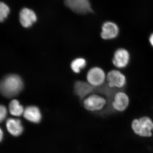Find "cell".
Listing matches in <instances>:
<instances>
[{
	"instance_id": "obj_17",
	"label": "cell",
	"mask_w": 153,
	"mask_h": 153,
	"mask_svg": "<svg viewBox=\"0 0 153 153\" xmlns=\"http://www.w3.org/2000/svg\"><path fill=\"white\" fill-rule=\"evenodd\" d=\"M7 114V111L4 105H0V123L3 121Z\"/></svg>"
},
{
	"instance_id": "obj_12",
	"label": "cell",
	"mask_w": 153,
	"mask_h": 153,
	"mask_svg": "<svg viewBox=\"0 0 153 153\" xmlns=\"http://www.w3.org/2000/svg\"><path fill=\"white\" fill-rule=\"evenodd\" d=\"M23 116L25 119L33 123L38 124L41 122L42 115L40 108L36 105H30L25 109Z\"/></svg>"
},
{
	"instance_id": "obj_3",
	"label": "cell",
	"mask_w": 153,
	"mask_h": 153,
	"mask_svg": "<svg viewBox=\"0 0 153 153\" xmlns=\"http://www.w3.org/2000/svg\"><path fill=\"white\" fill-rule=\"evenodd\" d=\"M132 130L134 133L142 137H150L153 133V121L148 116L134 119L131 123Z\"/></svg>"
},
{
	"instance_id": "obj_19",
	"label": "cell",
	"mask_w": 153,
	"mask_h": 153,
	"mask_svg": "<svg viewBox=\"0 0 153 153\" xmlns=\"http://www.w3.org/2000/svg\"><path fill=\"white\" fill-rule=\"evenodd\" d=\"M3 136H4V134H3L2 130L0 128V142L3 139Z\"/></svg>"
},
{
	"instance_id": "obj_16",
	"label": "cell",
	"mask_w": 153,
	"mask_h": 153,
	"mask_svg": "<svg viewBox=\"0 0 153 153\" xmlns=\"http://www.w3.org/2000/svg\"><path fill=\"white\" fill-rule=\"evenodd\" d=\"M8 6L2 2H0V22H4L10 13Z\"/></svg>"
},
{
	"instance_id": "obj_9",
	"label": "cell",
	"mask_w": 153,
	"mask_h": 153,
	"mask_svg": "<svg viewBox=\"0 0 153 153\" xmlns=\"http://www.w3.org/2000/svg\"><path fill=\"white\" fill-rule=\"evenodd\" d=\"M120 33L119 27L115 22L106 21L102 24L100 36L105 41L114 40L118 37Z\"/></svg>"
},
{
	"instance_id": "obj_7",
	"label": "cell",
	"mask_w": 153,
	"mask_h": 153,
	"mask_svg": "<svg viewBox=\"0 0 153 153\" xmlns=\"http://www.w3.org/2000/svg\"><path fill=\"white\" fill-rule=\"evenodd\" d=\"M131 56L129 51L126 48H117L113 54L112 63L116 68L118 69H124L128 66L130 63Z\"/></svg>"
},
{
	"instance_id": "obj_10",
	"label": "cell",
	"mask_w": 153,
	"mask_h": 153,
	"mask_svg": "<svg viewBox=\"0 0 153 153\" xmlns=\"http://www.w3.org/2000/svg\"><path fill=\"white\" fill-rule=\"evenodd\" d=\"M73 91L79 100L82 102L85 97L94 93V87L86 81L76 80L74 83Z\"/></svg>"
},
{
	"instance_id": "obj_4",
	"label": "cell",
	"mask_w": 153,
	"mask_h": 153,
	"mask_svg": "<svg viewBox=\"0 0 153 153\" xmlns=\"http://www.w3.org/2000/svg\"><path fill=\"white\" fill-rule=\"evenodd\" d=\"M127 84L126 76L120 69H111L106 74V85L114 91L124 90Z\"/></svg>"
},
{
	"instance_id": "obj_15",
	"label": "cell",
	"mask_w": 153,
	"mask_h": 153,
	"mask_svg": "<svg viewBox=\"0 0 153 153\" xmlns=\"http://www.w3.org/2000/svg\"><path fill=\"white\" fill-rule=\"evenodd\" d=\"M9 111L12 115L19 117L24 114L25 108L19 100H13L10 102L9 106Z\"/></svg>"
},
{
	"instance_id": "obj_13",
	"label": "cell",
	"mask_w": 153,
	"mask_h": 153,
	"mask_svg": "<svg viewBox=\"0 0 153 153\" xmlns=\"http://www.w3.org/2000/svg\"><path fill=\"white\" fill-rule=\"evenodd\" d=\"M6 126L8 131L14 136L21 135L24 131L22 121L18 119H8L6 122Z\"/></svg>"
},
{
	"instance_id": "obj_11",
	"label": "cell",
	"mask_w": 153,
	"mask_h": 153,
	"mask_svg": "<svg viewBox=\"0 0 153 153\" xmlns=\"http://www.w3.org/2000/svg\"><path fill=\"white\" fill-rule=\"evenodd\" d=\"M37 15L33 10L28 8H24L20 11L19 21L24 27H31L37 22Z\"/></svg>"
},
{
	"instance_id": "obj_6",
	"label": "cell",
	"mask_w": 153,
	"mask_h": 153,
	"mask_svg": "<svg viewBox=\"0 0 153 153\" xmlns=\"http://www.w3.org/2000/svg\"><path fill=\"white\" fill-rule=\"evenodd\" d=\"M106 74L101 67L94 66L88 71L86 74L87 82L94 87H101L106 82Z\"/></svg>"
},
{
	"instance_id": "obj_18",
	"label": "cell",
	"mask_w": 153,
	"mask_h": 153,
	"mask_svg": "<svg viewBox=\"0 0 153 153\" xmlns=\"http://www.w3.org/2000/svg\"><path fill=\"white\" fill-rule=\"evenodd\" d=\"M149 41L151 46L153 48V32L151 33L149 36Z\"/></svg>"
},
{
	"instance_id": "obj_2",
	"label": "cell",
	"mask_w": 153,
	"mask_h": 153,
	"mask_svg": "<svg viewBox=\"0 0 153 153\" xmlns=\"http://www.w3.org/2000/svg\"><path fill=\"white\" fill-rule=\"evenodd\" d=\"M82 102L85 109L97 113L103 112L109 105V101L106 97L99 93L88 95Z\"/></svg>"
},
{
	"instance_id": "obj_14",
	"label": "cell",
	"mask_w": 153,
	"mask_h": 153,
	"mask_svg": "<svg viewBox=\"0 0 153 153\" xmlns=\"http://www.w3.org/2000/svg\"><path fill=\"white\" fill-rule=\"evenodd\" d=\"M87 62L85 58L82 57H77L71 61L70 67L74 73L79 74L87 66Z\"/></svg>"
},
{
	"instance_id": "obj_5",
	"label": "cell",
	"mask_w": 153,
	"mask_h": 153,
	"mask_svg": "<svg viewBox=\"0 0 153 153\" xmlns=\"http://www.w3.org/2000/svg\"><path fill=\"white\" fill-rule=\"evenodd\" d=\"M129 104L128 94L124 90H119L113 94L108 106L117 112H123L127 109Z\"/></svg>"
},
{
	"instance_id": "obj_1",
	"label": "cell",
	"mask_w": 153,
	"mask_h": 153,
	"mask_svg": "<svg viewBox=\"0 0 153 153\" xmlns=\"http://www.w3.org/2000/svg\"><path fill=\"white\" fill-rule=\"evenodd\" d=\"M24 87V81L19 75L10 74L0 82V92L4 96L11 98L18 95Z\"/></svg>"
},
{
	"instance_id": "obj_8",
	"label": "cell",
	"mask_w": 153,
	"mask_h": 153,
	"mask_svg": "<svg viewBox=\"0 0 153 153\" xmlns=\"http://www.w3.org/2000/svg\"><path fill=\"white\" fill-rule=\"evenodd\" d=\"M64 3L67 7L76 13L82 15L93 12L89 0H65Z\"/></svg>"
}]
</instances>
